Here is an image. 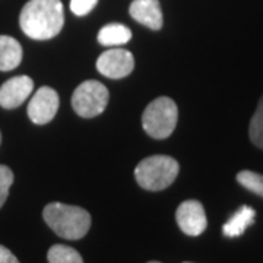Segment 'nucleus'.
I'll use <instances>...</instances> for the list:
<instances>
[{
  "mask_svg": "<svg viewBox=\"0 0 263 263\" xmlns=\"http://www.w3.org/2000/svg\"><path fill=\"white\" fill-rule=\"evenodd\" d=\"M65 24L60 0H29L21 10L19 25L32 40H50L62 31Z\"/></svg>",
  "mask_w": 263,
  "mask_h": 263,
  "instance_id": "f257e3e1",
  "label": "nucleus"
},
{
  "mask_svg": "<svg viewBox=\"0 0 263 263\" xmlns=\"http://www.w3.org/2000/svg\"><path fill=\"white\" fill-rule=\"evenodd\" d=\"M44 221L59 237L79 240L86 235L91 227V215L84 208L65 205L60 202L48 203L43 211Z\"/></svg>",
  "mask_w": 263,
  "mask_h": 263,
  "instance_id": "f03ea898",
  "label": "nucleus"
},
{
  "mask_svg": "<svg viewBox=\"0 0 263 263\" xmlns=\"http://www.w3.org/2000/svg\"><path fill=\"white\" fill-rule=\"evenodd\" d=\"M180 171V165L168 155H151L142 160L135 168L138 184L149 192H160L174 183Z\"/></svg>",
  "mask_w": 263,
  "mask_h": 263,
  "instance_id": "7ed1b4c3",
  "label": "nucleus"
},
{
  "mask_svg": "<svg viewBox=\"0 0 263 263\" xmlns=\"http://www.w3.org/2000/svg\"><path fill=\"white\" fill-rule=\"evenodd\" d=\"M179 110L168 97L154 100L142 114V127L154 139H165L176 129Z\"/></svg>",
  "mask_w": 263,
  "mask_h": 263,
  "instance_id": "20e7f679",
  "label": "nucleus"
},
{
  "mask_svg": "<svg viewBox=\"0 0 263 263\" xmlns=\"http://www.w3.org/2000/svg\"><path fill=\"white\" fill-rule=\"evenodd\" d=\"M108 89L98 81L82 82L72 95V107L78 116L92 119L103 113L108 104Z\"/></svg>",
  "mask_w": 263,
  "mask_h": 263,
  "instance_id": "39448f33",
  "label": "nucleus"
},
{
  "mask_svg": "<svg viewBox=\"0 0 263 263\" xmlns=\"http://www.w3.org/2000/svg\"><path fill=\"white\" fill-rule=\"evenodd\" d=\"M133 67H135V57L129 50L124 48L116 47L107 50L97 60L98 72L111 79H120L130 75Z\"/></svg>",
  "mask_w": 263,
  "mask_h": 263,
  "instance_id": "423d86ee",
  "label": "nucleus"
},
{
  "mask_svg": "<svg viewBox=\"0 0 263 263\" xmlns=\"http://www.w3.org/2000/svg\"><path fill=\"white\" fill-rule=\"evenodd\" d=\"M59 110V95L50 86H41L28 104V116L35 124L50 123Z\"/></svg>",
  "mask_w": 263,
  "mask_h": 263,
  "instance_id": "0eeeda50",
  "label": "nucleus"
},
{
  "mask_svg": "<svg viewBox=\"0 0 263 263\" xmlns=\"http://www.w3.org/2000/svg\"><path fill=\"white\" fill-rule=\"evenodd\" d=\"M180 230L190 237L200 235L208 227L206 214L199 200H184L176 211Z\"/></svg>",
  "mask_w": 263,
  "mask_h": 263,
  "instance_id": "6e6552de",
  "label": "nucleus"
},
{
  "mask_svg": "<svg viewBox=\"0 0 263 263\" xmlns=\"http://www.w3.org/2000/svg\"><path fill=\"white\" fill-rule=\"evenodd\" d=\"M34 88V82L29 76H15L0 86V105L3 108H16L25 103Z\"/></svg>",
  "mask_w": 263,
  "mask_h": 263,
  "instance_id": "1a4fd4ad",
  "label": "nucleus"
},
{
  "mask_svg": "<svg viewBox=\"0 0 263 263\" xmlns=\"http://www.w3.org/2000/svg\"><path fill=\"white\" fill-rule=\"evenodd\" d=\"M130 16L136 22L148 27L151 29L162 28V10L158 0H133L129 8Z\"/></svg>",
  "mask_w": 263,
  "mask_h": 263,
  "instance_id": "9d476101",
  "label": "nucleus"
},
{
  "mask_svg": "<svg viewBox=\"0 0 263 263\" xmlns=\"http://www.w3.org/2000/svg\"><path fill=\"white\" fill-rule=\"evenodd\" d=\"M256 211L253 208L243 205L234 215L231 216L222 227V234L228 238H235L245 234V231L250 226H253Z\"/></svg>",
  "mask_w": 263,
  "mask_h": 263,
  "instance_id": "9b49d317",
  "label": "nucleus"
},
{
  "mask_svg": "<svg viewBox=\"0 0 263 263\" xmlns=\"http://www.w3.org/2000/svg\"><path fill=\"white\" fill-rule=\"evenodd\" d=\"M22 60V47L15 38L0 35V70L9 72L18 67Z\"/></svg>",
  "mask_w": 263,
  "mask_h": 263,
  "instance_id": "f8f14e48",
  "label": "nucleus"
},
{
  "mask_svg": "<svg viewBox=\"0 0 263 263\" xmlns=\"http://www.w3.org/2000/svg\"><path fill=\"white\" fill-rule=\"evenodd\" d=\"M132 31L122 24H108L98 32V43L105 47H117L129 43Z\"/></svg>",
  "mask_w": 263,
  "mask_h": 263,
  "instance_id": "ddd939ff",
  "label": "nucleus"
},
{
  "mask_svg": "<svg viewBox=\"0 0 263 263\" xmlns=\"http://www.w3.org/2000/svg\"><path fill=\"white\" fill-rule=\"evenodd\" d=\"M48 263H84L82 256L75 249L63 245H54L47 253Z\"/></svg>",
  "mask_w": 263,
  "mask_h": 263,
  "instance_id": "4468645a",
  "label": "nucleus"
},
{
  "mask_svg": "<svg viewBox=\"0 0 263 263\" xmlns=\"http://www.w3.org/2000/svg\"><path fill=\"white\" fill-rule=\"evenodd\" d=\"M249 136L254 146L263 151V95L257 103L256 111L252 116L250 126H249Z\"/></svg>",
  "mask_w": 263,
  "mask_h": 263,
  "instance_id": "2eb2a0df",
  "label": "nucleus"
},
{
  "mask_svg": "<svg viewBox=\"0 0 263 263\" xmlns=\"http://www.w3.org/2000/svg\"><path fill=\"white\" fill-rule=\"evenodd\" d=\"M237 181L249 192L263 197V174L254 173L250 170H243L237 174Z\"/></svg>",
  "mask_w": 263,
  "mask_h": 263,
  "instance_id": "dca6fc26",
  "label": "nucleus"
},
{
  "mask_svg": "<svg viewBox=\"0 0 263 263\" xmlns=\"http://www.w3.org/2000/svg\"><path fill=\"white\" fill-rule=\"evenodd\" d=\"M13 183V173L9 167L6 165H0V208L5 205L8 195H9V189Z\"/></svg>",
  "mask_w": 263,
  "mask_h": 263,
  "instance_id": "f3484780",
  "label": "nucleus"
},
{
  "mask_svg": "<svg viewBox=\"0 0 263 263\" xmlns=\"http://www.w3.org/2000/svg\"><path fill=\"white\" fill-rule=\"evenodd\" d=\"M98 0H70V10L76 16H85L97 6Z\"/></svg>",
  "mask_w": 263,
  "mask_h": 263,
  "instance_id": "a211bd4d",
  "label": "nucleus"
},
{
  "mask_svg": "<svg viewBox=\"0 0 263 263\" xmlns=\"http://www.w3.org/2000/svg\"><path fill=\"white\" fill-rule=\"evenodd\" d=\"M0 263H19V260L9 249H6L5 246H0Z\"/></svg>",
  "mask_w": 263,
  "mask_h": 263,
  "instance_id": "6ab92c4d",
  "label": "nucleus"
},
{
  "mask_svg": "<svg viewBox=\"0 0 263 263\" xmlns=\"http://www.w3.org/2000/svg\"><path fill=\"white\" fill-rule=\"evenodd\" d=\"M148 263H160V262H148Z\"/></svg>",
  "mask_w": 263,
  "mask_h": 263,
  "instance_id": "aec40b11",
  "label": "nucleus"
},
{
  "mask_svg": "<svg viewBox=\"0 0 263 263\" xmlns=\"http://www.w3.org/2000/svg\"><path fill=\"white\" fill-rule=\"evenodd\" d=\"M0 142H2V135H0Z\"/></svg>",
  "mask_w": 263,
  "mask_h": 263,
  "instance_id": "412c9836",
  "label": "nucleus"
},
{
  "mask_svg": "<svg viewBox=\"0 0 263 263\" xmlns=\"http://www.w3.org/2000/svg\"><path fill=\"white\" fill-rule=\"evenodd\" d=\"M184 263H190V262H184Z\"/></svg>",
  "mask_w": 263,
  "mask_h": 263,
  "instance_id": "4be33fe9",
  "label": "nucleus"
}]
</instances>
